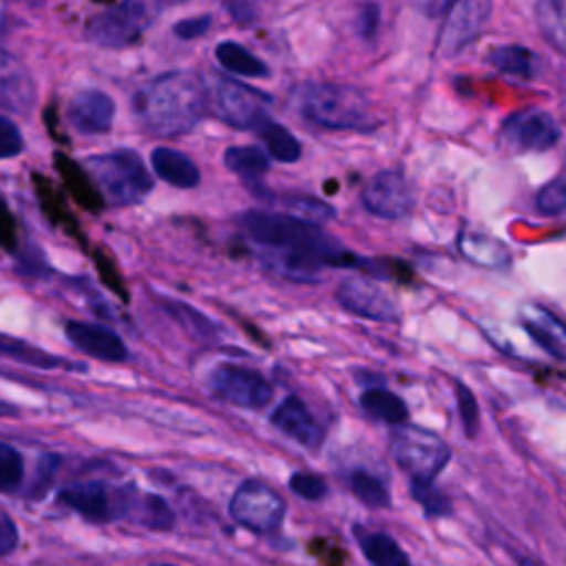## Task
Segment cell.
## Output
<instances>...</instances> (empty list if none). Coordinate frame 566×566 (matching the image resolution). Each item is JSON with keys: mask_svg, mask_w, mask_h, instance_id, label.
Instances as JSON below:
<instances>
[{"mask_svg": "<svg viewBox=\"0 0 566 566\" xmlns=\"http://www.w3.org/2000/svg\"><path fill=\"white\" fill-rule=\"evenodd\" d=\"M241 232L265 250V261L279 274L296 281H314L323 268L356 263L343 245L318 226L287 212L248 210L239 217Z\"/></svg>", "mask_w": 566, "mask_h": 566, "instance_id": "1", "label": "cell"}, {"mask_svg": "<svg viewBox=\"0 0 566 566\" xmlns=\"http://www.w3.org/2000/svg\"><path fill=\"white\" fill-rule=\"evenodd\" d=\"M208 111V91L192 71H168L133 95V113L144 130L155 137H177L190 133Z\"/></svg>", "mask_w": 566, "mask_h": 566, "instance_id": "2", "label": "cell"}, {"mask_svg": "<svg viewBox=\"0 0 566 566\" xmlns=\"http://www.w3.org/2000/svg\"><path fill=\"white\" fill-rule=\"evenodd\" d=\"M296 113L314 126L329 130H371L378 126L371 99L345 84L305 82L292 93Z\"/></svg>", "mask_w": 566, "mask_h": 566, "instance_id": "3", "label": "cell"}, {"mask_svg": "<svg viewBox=\"0 0 566 566\" xmlns=\"http://www.w3.org/2000/svg\"><path fill=\"white\" fill-rule=\"evenodd\" d=\"M86 170L111 206L139 203L153 190V177L142 157L128 148L86 157Z\"/></svg>", "mask_w": 566, "mask_h": 566, "instance_id": "4", "label": "cell"}, {"mask_svg": "<svg viewBox=\"0 0 566 566\" xmlns=\"http://www.w3.org/2000/svg\"><path fill=\"white\" fill-rule=\"evenodd\" d=\"M389 451L411 482H433L451 458L449 444L429 429L398 424L389 436Z\"/></svg>", "mask_w": 566, "mask_h": 566, "instance_id": "5", "label": "cell"}, {"mask_svg": "<svg viewBox=\"0 0 566 566\" xmlns=\"http://www.w3.org/2000/svg\"><path fill=\"white\" fill-rule=\"evenodd\" d=\"M161 11L157 2H119L93 15L86 24V40L104 49L135 44Z\"/></svg>", "mask_w": 566, "mask_h": 566, "instance_id": "6", "label": "cell"}, {"mask_svg": "<svg viewBox=\"0 0 566 566\" xmlns=\"http://www.w3.org/2000/svg\"><path fill=\"white\" fill-rule=\"evenodd\" d=\"M217 115L234 128L256 130L268 117L272 97L259 88L241 84L230 77H219L212 91Z\"/></svg>", "mask_w": 566, "mask_h": 566, "instance_id": "7", "label": "cell"}, {"mask_svg": "<svg viewBox=\"0 0 566 566\" xmlns=\"http://www.w3.org/2000/svg\"><path fill=\"white\" fill-rule=\"evenodd\" d=\"M232 520L254 533H272L285 515L283 497L261 480H245L230 497Z\"/></svg>", "mask_w": 566, "mask_h": 566, "instance_id": "8", "label": "cell"}, {"mask_svg": "<svg viewBox=\"0 0 566 566\" xmlns=\"http://www.w3.org/2000/svg\"><path fill=\"white\" fill-rule=\"evenodd\" d=\"M133 491L115 489L106 482L91 480V482H75L60 491V502L88 522H113L117 517H128Z\"/></svg>", "mask_w": 566, "mask_h": 566, "instance_id": "9", "label": "cell"}, {"mask_svg": "<svg viewBox=\"0 0 566 566\" xmlns=\"http://www.w3.org/2000/svg\"><path fill=\"white\" fill-rule=\"evenodd\" d=\"M559 124L544 108H522L509 115L500 128V139L513 150L539 153L548 150L559 142Z\"/></svg>", "mask_w": 566, "mask_h": 566, "instance_id": "10", "label": "cell"}, {"mask_svg": "<svg viewBox=\"0 0 566 566\" xmlns=\"http://www.w3.org/2000/svg\"><path fill=\"white\" fill-rule=\"evenodd\" d=\"M208 385L214 396L248 409H261L272 400V385L259 371L239 365L214 367Z\"/></svg>", "mask_w": 566, "mask_h": 566, "instance_id": "11", "label": "cell"}, {"mask_svg": "<svg viewBox=\"0 0 566 566\" xmlns=\"http://www.w3.org/2000/svg\"><path fill=\"white\" fill-rule=\"evenodd\" d=\"M491 11L493 4L489 0L451 2L449 11L444 13V24L440 29L438 51L442 55H455L473 44L480 38Z\"/></svg>", "mask_w": 566, "mask_h": 566, "instance_id": "12", "label": "cell"}, {"mask_svg": "<svg viewBox=\"0 0 566 566\" xmlns=\"http://www.w3.org/2000/svg\"><path fill=\"white\" fill-rule=\"evenodd\" d=\"M360 201L374 217L402 219L411 212L416 197L405 175L398 170H380L363 188Z\"/></svg>", "mask_w": 566, "mask_h": 566, "instance_id": "13", "label": "cell"}, {"mask_svg": "<svg viewBox=\"0 0 566 566\" xmlns=\"http://www.w3.org/2000/svg\"><path fill=\"white\" fill-rule=\"evenodd\" d=\"M336 301L343 310L371 318V321H398V303L371 279L367 276H347L336 287Z\"/></svg>", "mask_w": 566, "mask_h": 566, "instance_id": "14", "label": "cell"}, {"mask_svg": "<svg viewBox=\"0 0 566 566\" xmlns=\"http://www.w3.org/2000/svg\"><path fill=\"white\" fill-rule=\"evenodd\" d=\"M69 122L82 135L108 133L115 119V102L99 88H82L69 102Z\"/></svg>", "mask_w": 566, "mask_h": 566, "instance_id": "15", "label": "cell"}, {"mask_svg": "<svg viewBox=\"0 0 566 566\" xmlns=\"http://www.w3.org/2000/svg\"><path fill=\"white\" fill-rule=\"evenodd\" d=\"M270 420L281 433H285L287 438L307 449H318L323 444L325 431L298 396L283 398L279 407L272 411Z\"/></svg>", "mask_w": 566, "mask_h": 566, "instance_id": "16", "label": "cell"}, {"mask_svg": "<svg viewBox=\"0 0 566 566\" xmlns=\"http://www.w3.org/2000/svg\"><path fill=\"white\" fill-rule=\"evenodd\" d=\"M64 334L73 347L80 352L106 360V363H119L126 360L128 349L124 340L108 327L95 325V323H82V321H66Z\"/></svg>", "mask_w": 566, "mask_h": 566, "instance_id": "17", "label": "cell"}, {"mask_svg": "<svg viewBox=\"0 0 566 566\" xmlns=\"http://www.w3.org/2000/svg\"><path fill=\"white\" fill-rule=\"evenodd\" d=\"M33 102V84L22 64L0 49V106L18 113L29 111Z\"/></svg>", "mask_w": 566, "mask_h": 566, "instance_id": "18", "label": "cell"}, {"mask_svg": "<svg viewBox=\"0 0 566 566\" xmlns=\"http://www.w3.org/2000/svg\"><path fill=\"white\" fill-rule=\"evenodd\" d=\"M150 164H153L155 175L175 188L188 190V188H195L201 179L195 161L188 155H184L181 150H175L170 146L153 148Z\"/></svg>", "mask_w": 566, "mask_h": 566, "instance_id": "19", "label": "cell"}, {"mask_svg": "<svg viewBox=\"0 0 566 566\" xmlns=\"http://www.w3.org/2000/svg\"><path fill=\"white\" fill-rule=\"evenodd\" d=\"M524 316V329L531 334V338L551 356L557 360L564 358V325L559 318H555L551 312H546L539 305H526L522 310Z\"/></svg>", "mask_w": 566, "mask_h": 566, "instance_id": "20", "label": "cell"}, {"mask_svg": "<svg viewBox=\"0 0 566 566\" xmlns=\"http://www.w3.org/2000/svg\"><path fill=\"white\" fill-rule=\"evenodd\" d=\"M360 551L365 553L367 562L371 566H411L407 553L400 548V544L380 531H363L356 528Z\"/></svg>", "mask_w": 566, "mask_h": 566, "instance_id": "21", "label": "cell"}, {"mask_svg": "<svg viewBox=\"0 0 566 566\" xmlns=\"http://www.w3.org/2000/svg\"><path fill=\"white\" fill-rule=\"evenodd\" d=\"M360 407L371 418L382 420V422L394 424V427L405 424L407 418H409L405 400L400 396H396L394 391L382 389V387H367L360 394Z\"/></svg>", "mask_w": 566, "mask_h": 566, "instance_id": "22", "label": "cell"}, {"mask_svg": "<svg viewBox=\"0 0 566 566\" xmlns=\"http://www.w3.org/2000/svg\"><path fill=\"white\" fill-rule=\"evenodd\" d=\"M214 55H217V62L234 75H243V77H268L270 75L268 64L239 42L226 40V42L217 44Z\"/></svg>", "mask_w": 566, "mask_h": 566, "instance_id": "23", "label": "cell"}, {"mask_svg": "<svg viewBox=\"0 0 566 566\" xmlns=\"http://www.w3.org/2000/svg\"><path fill=\"white\" fill-rule=\"evenodd\" d=\"M0 358H9L15 360L20 365H29L35 369H55V367H75V369H84V365H73L66 363L60 356H53L44 349H38L24 340L11 338V336H0Z\"/></svg>", "mask_w": 566, "mask_h": 566, "instance_id": "24", "label": "cell"}, {"mask_svg": "<svg viewBox=\"0 0 566 566\" xmlns=\"http://www.w3.org/2000/svg\"><path fill=\"white\" fill-rule=\"evenodd\" d=\"M489 64H493L500 73L515 80H531L537 71V55L520 44L497 46L489 53Z\"/></svg>", "mask_w": 566, "mask_h": 566, "instance_id": "25", "label": "cell"}, {"mask_svg": "<svg viewBox=\"0 0 566 566\" xmlns=\"http://www.w3.org/2000/svg\"><path fill=\"white\" fill-rule=\"evenodd\" d=\"M128 517L153 531H168L175 524V513L168 502L155 493H135Z\"/></svg>", "mask_w": 566, "mask_h": 566, "instance_id": "26", "label": "cell"}, {"mask_svg": "<svg viewBox=\"0 0 566 566\" xmlns=\"http://www.w3.org/2000/svg\"><path fill=\"white\" fill-rule=\"evenodd\" d=\"M261 142L265 144V155L283 161V164H294L301 157V144L298 139L279 122H274L272 117H268L256 130H254Z\"/></svg>", "mask_w": 566, "mask_h": 566, "instance_id": "27", "label": "cell"}, {"mask_svg": "<svg viewBox=\"0 0 566 566\" xmlns=\"http://www.w3.org/2000/svg\"><path fill=\"white\" fill-rule=\"evenodd\" d=\"M544 40L557 51H566V4L562 0H539L533 7Z\"/></svg>", "mask_w": 566, "mask_h": 566, "instance_id": "28", "label": "cell"}, {"mask_svg": "<svg viewBox=\"0 0 566 566\" xmlns=\"http://www.w3.org/2000/svg\"><path fill=\"white\" fill-rule=\"evenodd\" d=\"M223 161L228 170L245 181H259L270 168V157L256 146H230L223 153Z\"/></svg>", "mask_w": 566, "mask_h": 566, "instance_id": "29", "label": "cell"}, {"mask_svg": "<svg viewBox=\"0 0 566 566\" xmlns=\"http://www.w3.org/2000/svg\"><path fill=\"white\" fill-rule=\"evenodd\" d=\"M460 250L467 259H471L478 265L484 268H504L511 261V254L504 250L502 243L484 237V234H469L462 232L460 239Z\"/></svg>", "mask_w": 566, "mask_h": 566, "instance_id": "30", "label": "cell"}, {"mask_svg": "<svg viewBox=\"0 0 566 566\" xmlns=\"http://www.w3.org/2000/svg\"><path fill=\"white\" fill-rule=\"evenodd\" d=\"M347 484H349L352 493L365 506H371V509L389 506V491H387L385 482L378 475H374V473H369L365 469H354L347 475Z\"/></svg>", "mask_w": 566, "mask_h": 566, "instance_id": "31", "label": "cell"}, {"mask_svg": "<svg viewBox=\"0 0 566 566\" xmlns=\"http://www.w3.org/2000/svg\"><path fill=\"white\" fill-rule=\"evenodd\" d=\"M24 480V458L22 453L0 442V491H15Z\"/></svg>", "mask_w": 566, "mask_h": 566, "instance_id": "32", "label": "cell"}, {"mask_svg": "<svg viewBox=\"0 0 566 566\" xmlns=\"http://www.w3.org/2000/svg\"><path fill=\"white\" fill-rule=\"evenodd\" d=\"M411 495L429 517H442L451 513V500L433 486V482H411Z\"/></svg>", "mask_w": 566, "mask_h": 566, "instance_id": "33", "label": "cell"}, {"mask_svg": "<svg viewBox=\"0 0 566 566\" xmlns=\"http://www.w3.org/2000/svg\"><path fill=\"white\" fill-rule=\"evenodd\" d=\"M535 208L542 214L559 217L566 208V181L564 175H557L553 181H548L535 197Z\"/></svg>", "mask_w": 566, "mask_h": 566, "instance_id": "34", "label": "cell"}, {"mask_svg": "<svg viewBox=\"0 0 566 566\" xmlns=\"http://www.w3.org/2000/svg\"><path fill=\"white\" fill-rule=\"evenodd\" d=\"M455 400H458V416H460L462 429L467 438H473L478 433V422H480L478 400L464 382H455Z\"/></svg>", "mask_w": 566, "mask_h": 566, "instance_id": "35", "label": "cell"}, {"mask_svg": "<svg viewBox=\"0 0 566 566\" xmlns=\"http://www.w3.org/2000/svg\"><path fill=\"white\" fill-rule=\"evenodd\" d=\"M287 208L292 217L296 219H303L307 223H314L316 221H329L334 219V208L323 203V201H316V199H310V197H296V199H290L287 201Z\"/></svg>", "mask_w": 566, "mask_h": 566, "instance_id": "36", "label": "cell"}, {"mask_svg": "<svg viewBox=\"0 0 566 566\" xmlns=\"http://www.w3.org/2000/svg\"><path fill=\"white\" fill-rule=\"evenodd\" d=\"M168 312L175 314L190 334H195L199 338H208L212 334V323L203 314H199L197 310H192V307H188V305H184L179 301H170L168 303Z\"/></svg>", "mask_w": 566, "mask_h": 566, "instance_id": "37", "label": "cell"}, {"mask_svg": "<svg viewBox=\"0 0 566 566\" xmlns=\"http://www.w3.org/2000/svg\"><path fill=\"white\" fill-rule=\"evenodd\" d=\"M290 489H292V493H296L298 497L310 500V502L323 500L327 495V482L316 473H303V471L292 473Z\"/></svg>", "mask_w": 566, "mask_h": 566, "instance_id": "38", "label": "cell"}, {"mask_svg": "<svg viewBox=\"0 0 566 566\" xmlns=\"http://www.w3.org/2000/svg\"><path fill=\"white\" fill-rule=\"evenodd\" d=\"M24 150V139L20 128L4 115H0V159L18 157Z\"/></svg>", "mask_w": 566, "mask_h": 566, "instance_id": "39", "label": "cell"}, {"mask_svg": "<svg viewBox=\"0 0 566 566\" xmlns=\"http://www.w3.org/2000/svg\"><path fill=\"white\" fill-rule=\"evenodd\" d=\"M212 27V15L210 13H201V15H192V18H184L172 27V33L179 40H195L206 35V31Z\"/></svg>", "mask_w": 566, "mask_h": 566, "instance_id": "40", "label": "cell"}, {"mask_svg": "<svg viewBox=\"0 0 566 566\" xmlns=\"http://www.w3.org/2000/svg\"><path fill=\"white\" fill-rule=\"evenodd\" d=\"M57 464H60L57 455H42L40 458L38 473H35V480H33V486H31V497H40L42 493H46V489H49V484L55 475Z\"/></svg>", "mask_w": 566, "mask_h": 566, "instance_id": "41", "label": "cell"}, {"mask_svg": "<svg viewBox=\"0 0 566 566\" xmlns=\"http://www.w3.org/2000/svg\"><path fill=\"white\" fill-rule=\"evenodd\" d=\"M380 24V7L378 4H365L356 18V29L360 33V38L371 40L378 31Z\"/></svg>", "mask_w": 566, "mask_h": 566, "instance_id": "42", "label": "cell"}, {"mask_svg": "<svg viewBox=\"0 0 566 566\" xmlns=\"http://www.w3.org/2000/svg\"><path fill=\"white\" fill-rule=\"evenodd\" d=\"M15 546H18V526L9 515L0 513V555L13 553Z\"/></svg>", "mask_w": 566, "mask_h": 566, "instance_id": "43", "label": "cell"}, {"mask_svg": "<svg viewBox=\"0 0 566 566\" xmlns=\"http://www.w3.org/2000/svg\"><path fill=\"white\" fill-rule=\"evenodd\" d=\"M223 7L241 24H250L256 18V4L252 2H226Z\"/></svg>", "mask_w": 566, "mask_h": 566, "instance_id": "44", "label": "cell"}, {"mask_svg": "<svg viewBox=\"0 0 566 566\" xmlns=\"http://www.w3.org/2000/svg\"><path fill=\"white\" fill-rule=\"evenodd\" d=\"M520 566H537L533 559H528V557H524V559H520Z\"/></svg>", "mask_w": 566, "mask_h": 566, "instance_id": "45", "label": "cell"}, {"mask_svg": "<svg viewBox=\"0 0 566 566\" xmlns=\"http://www.w3.org/2000/svg\"><path fill=\"white\" fill-rule=\"evenodd\" d=\"M9 407H11V405H7V402H2V400H0V413H9V411H11Z\"/></svg>", "mask_w": 566, "mask_h": 566, "instance_id": "46", "label": "cell"}, {"mask_svg": "<svg viewBox=\"0 0 566 566\" xmlns=\"http://www.w3.org/2000/svg\"><path fill=\"white\" fill-rule=\"evenodd\" d=\"M150 566H175V564H164V562H157V564H150Z\"/></svg>", "mask_w": 566, "mask_h": 566, "instance_id": "47", "label": "cell"}]
</instances>
